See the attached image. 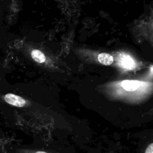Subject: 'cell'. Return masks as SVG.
Returning <instances> with one entry per match:
<instances>
[{"label": "cell", "mask_w": 153, "mask_h": 153, "mask_svg": "<svg viewBox=\"0 0 153 153\" xmlns=\"http://www.w3.org/2000/svg\"><path fill=\"white\" fill-rule=\"evenodd\" d=\"M121 65L126 68H133L134 66V63L133 61V60L130 58V56H124L121 59Z\"/></svg>", "instance_id": "8992f818"}, {"label": "cell", "mask_w": 153, "mask_h": 153, "mask_svg": "<svg viewBox=\"0 0 153 153\" xmlns=\"http://www.w3.org/2000/svg\"><path fill=\"white\" fill-rule=\"evenodd\" d=\"M145 153H153V142L147 146L145 151Z\"/></svg>", "instance_id": "52a82bcc"}, {"label": "cell", "mask_w": 153, "mask_h": 153, "mask_svg": "<svg viewBox=\"0 0 153 153\" xmlns=\"http://www.w3.org/2000/svg\"><path fill=\"white\" fill-rule=\"evenodd\" d=\"M140 85V82L136 80H124L121 82L123 88L128 91H133L137 90Z\"/></svg>", "instance_id": "7a4b0ae2"}, {"label": "cell", "mask_w": 153, "mask_h": 153, "mask_svg": "<svg viewBox=\"0 0 153 153\" xmlns=\"http://www.w3.org/2000/svg\"><path fill=\"white\" fill-rule=\"evenodd\" d=\"M4 99L7 103L17 108H25L28 105V103L25 99L14 94L8 93L4 96Z\"/></svg>", "instance_id": "6da1fadb"}, {"label": "cell", "mask_w": 153, "mask_h": 153, "mask_svg": "<svg viewBox=\"0 0 153 153\" xmlns=\"http://www.w3.org/2000/svg\"><path fill=\"white\" fill-rule=\"evenodd\" d=\"M98 61L103 65H110L113 63V57L108 53H100L97 57Z\"/></svg>", "instance_id": "3957f363"}, {"label": "cell", "mask_w": 153, "mask_h": 153, "mask_svg": "<svg viewBox=\"0 0 153 153\" xmlns=\"http://www.w3.org/2000/svg\"><path fill=\"white\" fill-rule=\"evenodd\" d=\"M31 56L33 59L38 63H43L45 60V55L38 50H33L32 51Z\"/></svg>", "instance_id": "277c9868"}, {"label": "cell", "mask_w": 153, "mask_h": 153, "mask_svg": "<svg viewBox=\"0 0 153 153\" xmlns=\"http://www.w3.org/2000/svg\"><path fill=\"white\" fill-rule=\"evenodd\" d=\"M16 153H59V152L52 151L32 149L29 148H20V149H17Z\"/></svg>", "instance_id": "5b68a950"}]
</instances>
